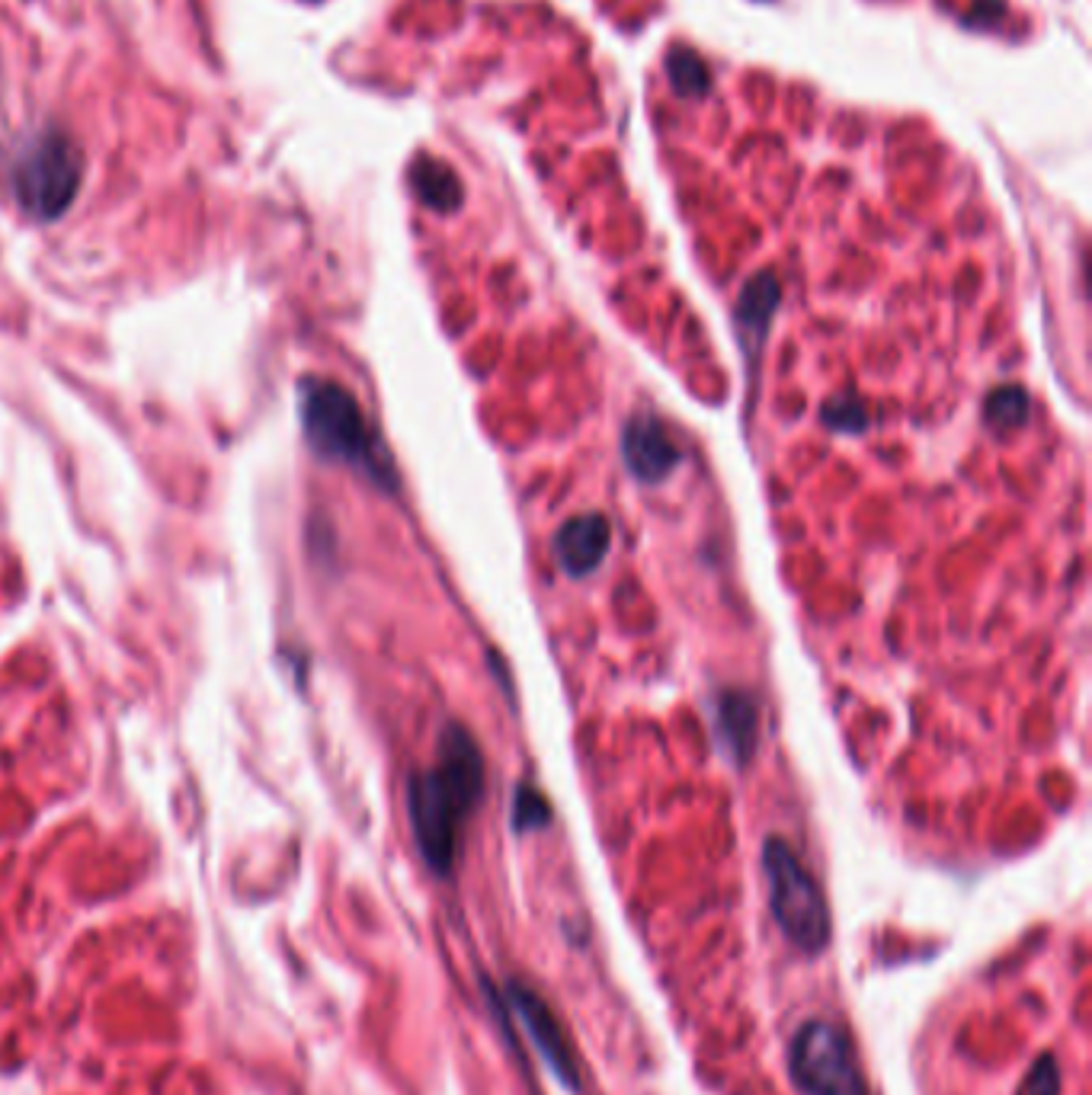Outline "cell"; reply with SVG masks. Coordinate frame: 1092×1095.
<instances>
[{
    "instance_id": "1",
    "label": "cell",
    "mask_w": 1092,
    "mask_h": 1095,
    "mask_svg": "<svg viewBox=\"0 0 1092 1095\" xmlns=\"http://www.w3.org/2000/svg\"><path fill=\"white\" fill-rule=\"evenodd\" d=\"M484 791V759L471 733L459 725L446 728L439 763L420 772L408 788L411 827L423 862L446 875L456 862L459 830Z\"/></svg>"
},
{
    "instance_id": "2",
    "label": "cell",
    "mask_w": 1092,
    "mask_h": 1095,
    "mask_svg": "<svg viewBox=\"0 0 1092 1095\" xmlns=\"http://www.w3.org/2000/svg\"><path fill=\"white\" fill-rule=\"evenodd\" d=\"M299 417L317 455L356 469L381 490L398 487L395 462L385 442L368 426L363 407L343 385L330 378H302Z\"/></svg>"
},
{
    "instance_id": "3",
    "label": "cell",
    "mask_w": 1092,
    "mask_h": 1095,
    "mask_svg": "<svg viewBox=\"0 0 1092 1095\" xmlns=\"http://www.w3.org/2000/svg\"><path fill=\"white\" fill-rule=\"evenodd\" d=\"M763 868L781 933L801 951H821L830 939V913L821 887L781 839H769L763 845Z\"/></svg>"
},
{
    "instance_id": "4",
    "label": "cell",
    "mask_w": 1092,
    "mask_h": 1095,
    "mask_svg": "<svg viewBox=\"0 0 1092 1095\" xmlns=\"http://www.w3.org/2000/svg\"><path fill=\"white\" fill-rule=\"evenodd\" d=\"M77 183H81V155L58 132L33 138L13 163L16 203L39 221L58 218L68 209L77 193Z\"/></svg>"
},
{
    "instance_id": "5",
    "label": "cell",
    "mask_w": 1092,
    "mask_h": 1095,
    "mask_svg": "<svg viewBox=\"0 0 1092 1095\" xmlns=\"http://www.w3.org/2000/svg\"><path fill=\"white\" fill-rule=\"evenodd\" d=\"M791 1076L808 1095H869L852 1044L830 1022H808L794 1035Z\"/></svg>"
},
{
    "instance_id": "6",
    "label": "cell",
    "mask_w": 1092,
    "mask_h": 1095,
    "mask_svg": "<svg viewBox=\"0 0 1092 1095\" xmlns=\"http://www.w3.org/2000/svg\"><path fill=\"white\" fill-rule=\"evenodd\" d=\"M622 455L631 474L644 484L664 480L679 462L677 446L670 442L667 429L660 426L657 417H638L624 426Z\"/></svg>"
},
{
    "instance_id": "7",
    "label": "cell",
    "mask_w": 1092,
    "mask_h": 1095,
    "mask_svg": "<svg viewBox=\"0 0 1092 1095\" xmlns=\"http://www.w3.org/2000/svg\"><path fill=\"white\" fill-rule=\"evenodd\" d=\"M606 548H609V522L596 513L571 520L555 535V551L568 574L580 576L599 568V561L606 558Z\"/></svg>"
},
{
    "instance_id": "8",
    "label": "cell",
    "mask_w": 1092,
    "mask_h": 1095,
    "mask_svg": "<svg viewBox=\"0 0 1092 1095\" xmlns=\"http://www.w3.org/2000/svg\"><path fill=\"white\" fill-rule=\"evenodd\" d=\"M715 725H718V740L725 746L733 763H747L756 750V728H760V711L756 702L747 692H725L715 705Z\"/></svg>"
},
{
    "instance_id": "9",
    "label": "cell",
    "mask_w": 1092,
    "mask_h": 1095,
    "mask_svg": "<svg viewBox=\"0 0 1092 1095\" xmlns=\"http://www.w3.org/2000/svg\"><path fill=\"white\" fill-rule=\"evenodd\" d=\"M517 1009H520V1015H522V1022H525V1029H529V1035L535 1038V1044H538V1050L548 1057V1063L561 1073V1076H568L571 1073V1063H568V1050H565V1042H561V1035H558V1029H555V1022H551V1012L538 1002V996L535 993H529V990H520L517 987Z\"/></svg>"
},
{
    "instance_id": "10",
    "label": "cell",
    "mask_w": 1092,
    "mask_h": 1095,
    "mask_svg": "<svg viewBox=\"0 0 1092 1095\" xmlns=\"http://www.w3.org/2000/svg\"><path fill=\"white\" fill-rule=\"evenodd\" d=\"M776 289H773V282H760V285H753L747 295H743V302H740V317H737V324H740V337H743V346L750 350V346H756V340H760V333H763V320H766V314H769V305L776 302V295H773Z\"/></svg>"
},
{
    "instance_id": "11",
    "label": "cell",
    "mask_w": 1092,
    "mask_h": 1095,
    "mask_svg": "<svg viewBox=\"0 0 1092 1095\" xmlns=\"http://www.w3.org/2000/svg\"><path fill=\"white\" fill-rule=\"evenodd\" d=\"M548 804L545 798L535 791V788H525L522 784L520 794H517V827L520 830H535V827H545L548 824Z\"/></svg>"
},
{
    "instance_id": "12",
    "label": "cell",
    "mask_w": 1092,
    "mask_h": 1095,
    "mask_svg": "<svg viewBox=\"0 0 1092 1095\" xmlns=\"http://www.w3.org/2000/svg\"><path fill=\"white\" fill-rule=\"evenodd\" d=\"M1022 414H1026V394L1019 391H999L987 404V417L1003 426H1012L1016 419H1022Z\"/></svg>"
}]
</instances>
